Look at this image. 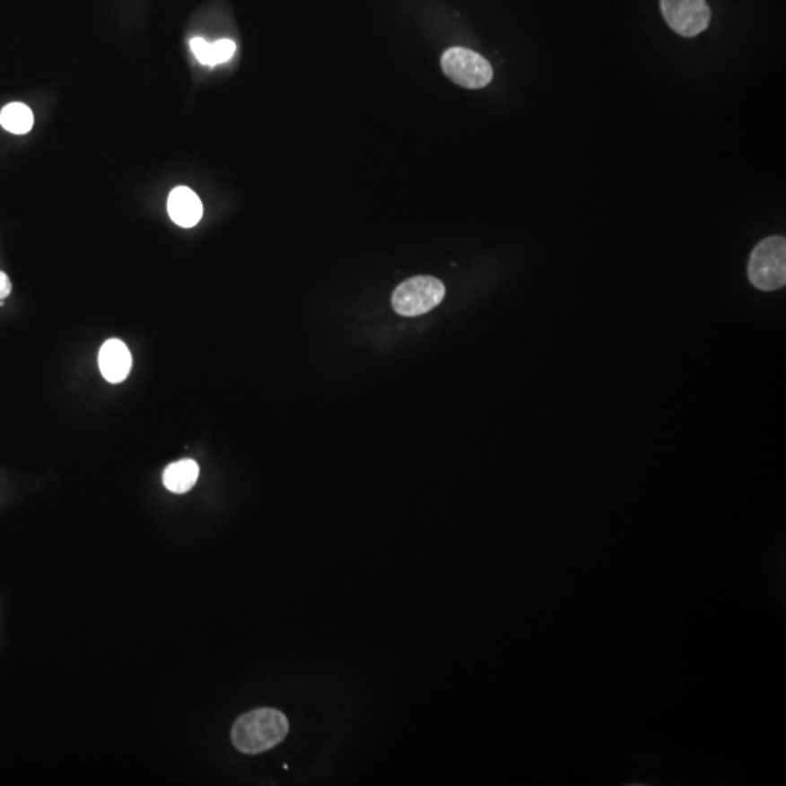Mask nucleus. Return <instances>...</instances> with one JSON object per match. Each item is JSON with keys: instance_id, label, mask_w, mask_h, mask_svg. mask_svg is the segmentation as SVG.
<instances>
[{"instance_id": "nucleus-1", "label": "nucleus", "mask_w": 786, "mask_h": 786, "mask_svg": "<svg viewBox=\"0 0 786 786\" xmlns=\"http://www.w3.org/2000/svg\"><path fill=\"white\" fill-rule=\"evenodd\" d=\"M289 729V720L282 711L259 708L236 720L231 738L243 755H259L282 743Z\"/></svg>"}, {"instance_id": "nucleus-2", "label": "nucleus", "mask_w": 786, "mask_h": 786, "mask_svg": "<svg viewBox=\"0 0 786 786\" xmlns=\"http://www.w3.org/2000/svg\"><path fill=\"white\" fill-rule=\"evenodd\" d=\"M748 280L755 289L773 292L786 283V240L771 236L755 245L748 259Z\"/></svg>"}, {"instance_id": "nucleus-3", "label": "nucleus", "mask_w": 786, "mask_h": 786, "mask_svg": "<svg viewBox=\"0 0 786 786\" xmlns=\"http://www.w3.org/2000/svg\"><path fill=\"white\" fill-rule=\"evenodd\" d=\"M446 294L443 283L430 275L409 278L393 292L392 306L402 317H418L441 303Z\"/></svg>"}, {"instance_id": "nucleus-4", "label": "nucleus", "mask_w": 786, "mask_h": 786, "mask_svg": "<svg viewBox=\"0 0 786 786\" xmlns=\"http://www.w3.org/2000/svg\"><path fill=\"white\" fill-rule=\"evenodd\" d=\"M441 69L456 85L482 89L493 81V66L478 53L465 47H451L441 56Z\"/></svg>"}, {"instance_id": "nucleus-5", "label": "nucleus", "mask_w": 786, "mask_h": 786, "mask_svg": "<svg viewBox=\"0 0 786 786\" xmlns=\"http://www.w3.org/2000/svg\"><path fill=\"white\" fill-rule=\"evenodd\" d=\"M659 6L668 27L682 37L694 39L710 27L706 0H659Z\"/></svg>"}, {"instance_id": "nucleus-6", "label": "nucleus", "mask_w": 786, "mask_h": 786, "mask_svg": "<svg viewBox=\"0 0 786 786\" xmlns=\"http://www.w3.org/2000/svg\"><path fill=\"white\" fill-rule=\"evenodd\" d=\"M98 362L105 380L111 383L123 382L131 371L130 351L120 339H109L100 347Z\"/></svg>"}, {"instance_id": "nucleus-7", "label": "nucleus", "mask_w": 786, "mask_h": 786, "mask_svg": "<svg viewBox=\"0 0 786 786\" xmlns=\"http://www.w3.org/2000/svg\"><path fill=\"white\" fill-rule=\"evenodd\" d=\"M168 212L174 223L181 228H193L203 216V205L193 189L178 187L170 193Z\"/></svg>"}, {"instance_id": "nucleus-8", "label": "nucleus", "mask_w": 786, "mask_h": 786, "mask_svg": "<svg viewBox=\"0 0 786 786\" xmlns=\"http://www.w3.org/2000/svg\"><path fill=\"white\" fill-rule=\"evenodd\" d=\"M198 465L194 460H179L166 467L163 472V484L170 493H188L198 479Z\"/></svg>"}, {"instance_id": "nucleus-9", "label": "nucleus", "mask_w": 786, "mask_h": 786, "mask_svg": "<svg viewBox=\"0 0 786 786\" xmlns=\"http://www.w3.org/2000/svg\"><path fill=\"white\" fill-rule=\"evenodd\" d=\"M0 124L13 135H25L34 126V116L27 105L12 102L0 112Z\"/></svg>"}, {"instance_id": "nucleus-10", "label": "nucleus", "mask_w": 786, "mask_h": 786, "mask_svg": "<svg viewBox=\"0 0 786 786\" xmlns=\"http://www.w3.org/2000/svg\"><path fill=\"white\" fill-rule=\"evenodd\" d=\"M189 47H191L194 56H196V60H198L201 65L216 66V63H214V57H213L212 44L207 43L205 39H193L189 41Z\"/></svg>"}, {"instance_id": "nucleus-11", "label": "nucleus", "mask_w": 786, "mask_h": 786, "mask_svg": "<svg viewBox=\"0 0 786 786\" xmlns=\"http://www.w3.org/2000/svg\"><path fill=\"white\" fill-rule=\"evenodd\" d=\"M212 47L213 57H214L216 65L228 62V60H231V56L235 55L236 44L231 39H219L216 43H213Z\"/></svg>"}, {"instance_id": "nucleus-12", "label": "nucleus", "mask_w": 786, "mask_h": 786, "mask_svg": "<svg viewBox=\"0 0 786 786\" xmlns=\"http://www.w3.org/2000/svg\"><path fill=\"white\" fill-rule=\"evenodd\" d=\"M12 284L6 274L0 271V301H4L11 293Z\"/></svg>"}]
</instances>
